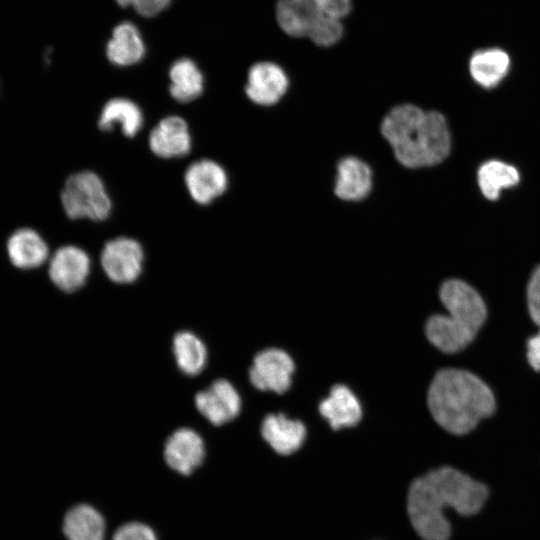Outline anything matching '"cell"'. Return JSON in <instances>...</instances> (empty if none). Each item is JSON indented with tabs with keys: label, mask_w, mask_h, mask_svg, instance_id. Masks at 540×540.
<instances>
[{
	"label": "cell",
	"mask_w": 540,
	"mask_h": 540,
	"mask_svg": "<svg viewBox=\"0 0 540 540\" xmlns=\"http://www.w3.org/2000/svg\"><path fill=\"white\" fill-rule=\"evenodd\" d=\"M488 488L467 474L448 466L432 470L412 482L407 511L413 528L424 540H448L451 526L445 510L471 516L488 497Z\"/></svg>",
	"instance_id": "obj_1"
},
{
	"label": "cell",
	"mask_w": 540,
	"mask_h": 540,
	"mask_svg": "<svg viewBox=\"0 0 540 540\" xmlns=\"http://www.w3.org/2000/svg\"><path fill=\"white\" fill-rule=\"evenodd\" d=\"M381 132L398 162L407 168L439 164L450 152V131L445 117L437 111L398 105L384 117Z\"/></svg>",
	"instance_id": "obj_2"
},
{
	"label": "cell",
	"mask_w": 540,
	"mask_h": 540,
	"mask_svg": "<svg viewBox=\"0 0 540 540\" xmlns=\"http://www.w3.org/2000/svg\"><path fill=\"white\" fill-rule=\"evenodd\" d=\"M427 402L434 420L455 435L469 433L496 409L488 385L475 374L456 368L436 373L428 389Z\"/></svg>",
	"instance_id": "obj_3"
},
{
	"label": "cell",
	"mask_w": 540,
	"mask_h": 540,
	"mask_svg": "<svg viewBox=\"0 0 540 540\" xmlns=\"http://www.w3.org/2000/svg\"><path fill=\"white\" fill-rule=\"evenodd\" d=\"M439 296L447 314L431 316L425 325L428 340L445 353L464 349L484 324L487 310L480 294L460 279H448Z\"/></svg>",
	"instance_id": "obj_4"
},
{
	"label": "cell",
	"mask_w": 540,
	"mask_h": 540,
	"mask_svg": "<svg viewBox=\"0 0 540 540\" xmlns=\"http://www.w3.org/2000/svg\"><path fill=\"white\" fill-rule=\"evenodd\" d=\"M61 204L66 216L73 220L103 221L112 210V201L102 179L89 170L67 178L61 191Z\"/></svg>",
	"instance_id": "obj_5"
},
{
	"label": "cell",
	"mask_w": 540,
	"mask_h": 540,
	"mask_svg": "<svg viewBox=\"0 0 540 540\" xmlns=\"http://www.w3.org/2000/svg\"><path fill=\"white\" fill-rule=\"evenodd\" d=\"M101 265L110 280L126 284L141 274L144 252L141 244L129 237H117L108 241L101 251Z\"/></svg>",
	"instance_id": "obj_6"
},
{
	"label": "cell",
	"mask_w": 540,
	"mask_h": 540,
	"mask_svg": "<svg viewBox=\"0 0 540 540\" xmlns=\"http://www.w3.org/2000/svg\"><path fill=\"white\" fill-rule=\"evenodd\" d=\"M293 371V360L285 351L268 348L254 357L249 377L255 388L282 394L291 385Z\"/></svg>",
	"instance_id": "obj_7"
},
{
	"label": "cell",
	"mask_w": 540,
	"mask_h": 540,
	"mask_svg": "<svg viewBox=\"0 0 540 540\" xmlns=\"http://www.w3.org/2000/svg\"><path fill=\"white\" fill-rule=\"evenodd\" d=\"M205 444L193 429L180 428L166 440L163 456L166 465L182 476L191 475L205 459Z\"/></svg>",
	"instance_id": "obj_8"
},
{
	"label": "cell",
	"mask_w": 540,
	"mask_h": 540,
	"mask_svg": "<svg viewBox=\"0 0 540 540\" xmlns=\"http://www.w3.org/2000/svg\"><path fill=\"white\" fill-rule=\"evenodd\" d=\"M288 85L289 80L282 67L274 62L261 61L249 68L245 93L253 103L270 106L284 96Z\"/></svg>",
	"instance_id": "obj_9"
},
{
	"label": "cell",
	"mask_w": 540,
	"mask_h": 540,
	"mask_svg": "<svg viewBox=\"0 0 540 540\" xmlns=\"http://www.w3.org/2000/svg\"><path fill=\"white\" fill-rule=\"evenodd\" d=\"M90 268V258L83 249L65 245L57 249L51 257L48 274L60 290L73 292L83 286Z\"/></svg>",
	"instance_id": "obj_10"
},
{
	"label": "cell",
	"mask_w": 540,
	"mask_h": 540,
	"mask_svg": "<svg viewBox=\"0 0 540 540\" xmlns=\"http://www.w3.org/2000/svg\"><path fill=\"white\" fill-rule=\"evenodd\" d=\"M184 183L194 202L208 205L226 191L228 176L219 163L201 159L186 169Z\"/></svg>",
	"instance_id": "obj_11"
},
{
	"label": "cell",
	"mask_w": 540,
	"mask_h": 540,
	"mask_svg": "<svg viewBox=\"0 0 540 540\" xmlns=\"http://www.w3.org/2000/svg\"><path fill=\"white\" fill-rule=\"evenodd\" d=\"M195 404L198 411L211 424L221 426L239 414L241 399L229 381L219 379L196 394Z\"/></svg>",
	"instance_id": "obj_12"
},
{
	"label": "cell",
	"mask_w": 540,
	"mask_h": 540,
	"mask_svg": "<svg viewBox=\"0 0 540 540\" xmlns=\"http://www.w3.org/2000/svg\"><path fill=\"white\" fill-rule=\"evenodd\" d=\"M148 143L152 153L160 158L171 159L187 155L192 146L187 122L176 115L161 119L151 130Z\"/></svg>",
	"instance_id": "obj_13"
},
{
	"label": "cell",
	"mask_w": 540,
	"mask_h": 540,
	"mask_svg": "<svg viewBox=\"0 0 540 540\" xmlns=\"http://www.w3.org/2000/svg\"><path fill=\"white\" fill-rule=\"evenodd\" d=\"M146 54V43L139 27L129 20L114 26L105 46V55L118 67L138 64Z\"/></svg>",
	"instance_id": "obj_14"
},
{
	"label": "cell",
	"mask_w": 540,
	"mask_h": 540,
	"mask_svg": "<svg viewBox=\"0 0 540 540\" xmlns=\"http://www.w3.org/2000/svg\"><path fill=\"white\" fill-rule=\"evenodd\" d=\"M334 192L345 201L364 199L372 189V171L362 160L345 157L337 164Z\"/></svg>",
	"instance_id": "obj_15"
},
{
	"label": "cell",
	"mask_w": 540,
	"mask_h": 540,
	"mask_svg": "<svg viewBox=\"0 0 540 540\" xmlns=\"http://www.w3.org/2000/svg\"><path fill=\"white\" fill-rule=\"evenodd\" d=\"M264 440L281 455L296 452L306 437V428L299 420H292L283 414H269L261 425Z\"/></svg>",
	"instance_id": "obj_16"
},
{
	"label": "cell",
	"mask_w": 540,
	"mask_h": 540,
	"mask_svg": "<svg viewBox=\"0 0 540 540\" xmlns=\"http://www.w3.org/2000/svg\"><path fill=\"white\" fill-rule=\"evenodd\" d=\"M6 249L11 263L20 269H32L42 265L49 254L42 236L28 227L14 231L7 240Z\"/></svg>",
	"instance_id": "obj_17"
},
{
	"label": "cell",
	"mask_w": 540,
	"mask_h": 540,
	"mask_svg": "<svg viewBox=\"0 0 540 540\" xmlns=\"http://www.w3.org/2000/svg\"><path fill=\"white\" fill-rule=\"evenodd\" d=\"M320 414L333 429L355 426L362 418V408L353 392L337 384L319 405Z\"/></svg>",
	"instance_id": "obj_18"
},
{
	"label": "cell",
	"mask_w": 540,
	"mask_h": 540,
	"mask_svg": "<svg viewBox=\"0 0 540 540\" xmlns=\"http://www.w3.org/2000/svg\"><path fill=\"white\" fill-rule=\"evenodd\" d=\"M325 15L315 0H277L276 20L289 36H307L311 24ZM330 17V16H328Z\"/></svg>",
	"instance_id": "obj_19"
},
{
	"label": "cell",
	"mask_w": 540,
	"mask_h": 540,
	"mask_svg": "<svg viewBox=\"0 0 540 540\" xmlns=\"http://www.w3.org/2000/svg\"><path fill=\"white\" fill-rule=\"evenodd\" d=\"M63 533L67 540H104L106 521L94 506L80 503L66 512Z\"/></svg>",
	"instance_id": "obj_20"
},
{
	"label": "cell",
	"mask_w": 540,
	"mask_h": 540,
	"mask_svg": "<svg viewBox=\"0 0 540 540\" xmlns=\"http://www.w3.org/2000/svg\"><path fill=\"white\" fill-rule=\"evenodd\" d=\"M169 93L180 103L196 100L204 90V75L197 63L188 57L175 60L169 68Z\"/></svg>",
	"instance_id": "obj_21"
},
{
	"label": "cell",
	"mask_w": 540,
	"mask_h": 540,
	"mask_svg": "<svg viewBox=\"0 0 540 540\" xmlns=\"http://www.w3.org/2000/svg\"><path fill=\"white\" fill-rule=\"evenodd\" d=\"M119 126L127 137H134L143 126V113L140 107L132 100L116 97L108 100L98 119V127L103 131H110Z\"/></svg>",
	"instance_id": "obj_22"
},
{
	"label": "cell",
	"mask_w": 540,
	"mask_h": 540,
	"mask_svg": "<svg viewBox=\"0 0 540 540\" xmlns=\"http://www.w3.org/2000/svg\"><path fill=\"white\" fill-rule=\"evenodd\" d=\"M509 67V55L499 48L477 51L469 62L472 78L485 88H492L500 83L508 73Z\"/></svg>",
	"instance_id": "obj_23"
},
{
	"label": "cell",
	"mask_w": 540,
	"mask_h": 540,
	"mask_svg": "<svg viewBox=\"0 0 540 540\" xmlns=\"http://www.w3.org/2000/svg\"><path fill=\"white\" fill-rule=\"evenodd\" d=\"M477 179L482 194L489 200H496L503 189L518 184L520 175L514 166L490 160L480 166Z\"/></svg>",
	"instance_id": "obj_24"
},
{
	"label": "cell",
	"mask_w": 540,
	"mask_h": 540,
	"mask_svg": "<svg viewBox=\"0 0 540 540\" xmlns=\"http://www.w3.org/2000/svg\"><path fill=\"white\" fill-rule=\"evenodd\" d=\"M173 353L180 370L188 375L199 374L206 364L207 351L202 340L194 333L181 331L173 340Z\"/></svg>",
	"instance_id": "obj_25"
},
{
	"label": "cell",
	"mask_w": 540,
	"mask_h": 540,
	"mask_svg": "<svg viewBox=\"0 0 540 540\" xmlns=\"http://www.w3.org/2000/svg\"><path fill=\"white\" fill-rule=\"evenodd\" d=\"M344 26L341 19L320 17L315 20L307 33V37L316 45L328 47L336 44L343 36Z\"/></svg>",
	"instance_id": "obj_26"
},
{
	"label": "cell",
	"mask_w": 540,
	"mask_h": 540,
	"mask_svg": "<svg viewBox=\"0 0 540 540\" xmlns=\"http://www.w3.org/2000/svg\"><path fill=\"white\" fill-rule=\"evenodd\" d=\"M111 540H158L155 530L146 523L130 521L119 526Z\"/></svg>",
	"instance_id": "obj_27"
},
{
	"label": "cell",
	"mask_w": 540,
	"mask_h": 540,
	"mask_svg": "<svg viewBox=\"0 0 540 540\" xmlns=\"http://www.w3.org/2000/svg\"><path fill=\"white\" fill-rule=\"evenodd\" d=\"M527 306L531 319L540 327V265L533 271L527 285Z\"/></svg>",
	"instance_id": "obj_28"
},
{
	"label": "cell",
	"mask_w": 540,
	"mask_h": 540,
	"mask_svg": "<svg viewBox=\"0 0 540 540\" xmlns=\"http://www.w3.org/2000/svg\"><path fill=\"white\" fill-rule=\"evenodd\" d=\"M173 0H132L133 10L143 18H154L164 13Z\"/></svg>",
	"instance_id": "obj_29"
},
{
	"label": "cell",
	"mask_w": 540,
	"mask_h": 540,
	"mask_svg": "<svg viewBox=\"0 0 540 540\" xmlns=\"http://www.w3.org/2000/svg\"><path fill=\"white\" fill-rule=\"evenodd\" d=\"M321 11L330 17L341 19L346 17L352 8L351 0H315Z\"/></svg>",
	"instance_id": "obj_30"
},
{
	"label": "cell",
	"mask_w": 540,
	"mask_h": 540,
	"mask_svg": "<svg viewBox=\"0 0 540 540\" xmlns=\"http://www.w3.org/2000/svg\"><path fill=\"white\" fill-rule=\"evenodd\" d=\"M527 360L530 366L540 371V330L539 332L528 339L527 341Z\"/></svg>",
	"instance_id": "obj_31"
},
{
	"label": "cell",
	"mask_w": 540,
	"mask_h": 540,
	"mask_svg": "<svg viewBox=\"0 0 540 540\" xmlns=\"http://www.w3.org/2000/svg\"><path fill=\"white\" fill-rule=\"evenodd\" d=\"M121 8H127L131 6L132 0H114Z\"/></svg>",
	"instance_id": "obj_32"
}]
</instances>
